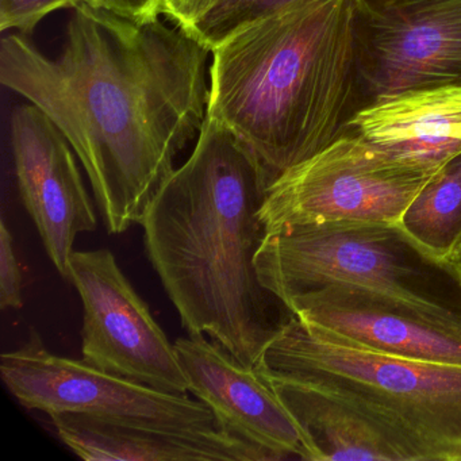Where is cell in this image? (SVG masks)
<instances>
[{
  "label": "cell",
  "mask_w": 461,
  "mask_h": 461,
  "mask_svg": "<svg viewBox=\"0 0 461 461\" xmlns=\"http://www.w3.org/2000/svg\"><path fill=\"white\" fill-rule=\"evenodd\" d=\"M212 50L175 23L74 9L55 58L0 42V83L44 113L87 172L107 231L141 225L207 117Z\"/></svg>",
  "instance_id": "cell-1"
},
{
  "label": "cell",
  "mask_w": 461,
  "mask_h": 461,
  "mask_svg": "<svg viewBox=\"0 0 461 461\" xmlns=\"http://www.w3.org/2000/svg\"><path fill=\"white\" fill-rule=\"evenodd\" d=\"M269 185L255 152L206 117L141 222L148 258L188 334H207L247 368L295 317L256 268Z\"/></svg>",
  "instance_id": "cell-2"
},
{
  "label": "cell",
  "mask_w": 461,
  "mask_h": 461,
  "mask_svg": "<svg viewBox=\"0 0 461 461\" xmlns=\"http://www.w3.org/2000/svg\"><path fill=\"white\" fill-rule=\"evenodd\" d=\"M358 110L357 0H304L212 50L207 117L272 183L348 133Z\"/></svg>",
  "instance_id": "cell-3"
},
{
  "label": "cell",
  "mask_w": 461,
  "mask_h": 461,
  "mask_svg": "<svg viewBox=\"0 0 461 461\" xmlns=\"http://www.w3.org/2000/svg\"><path fill=\"white\" fill-rule=\"evenodd\" d=\"M256 369L349 402L425 461H461V366L368 349L295 315Z\"/></svg>",
  "instance_id": "cell-4"
},
{
  "label": "cell",
  "mask_w": 461,
  "mask_h": 461,
  "mask_svg": "<svg viewBox=\"0 0 461 461\" xmlns=\"http://www.w3.org/2000/svg\"><path fill=\"white\" fill-rule=\"evenodd\" d=\"M256 268L285 303L326 285H352L461 329V267L420 247L399 223L285 226L267 234Z\"/></svg>",
  "instance_id": "cell-5"
},
{
  "label": "cell",
  "mask_w": 461,
  "mask_h": 461,
  "mask_svg": "<svg viewBox=\"0 0 461 461\" xmlns=\"http://www.w3.org/2000/svg\"><path fill=\"white\" fill-rule=\"evenodd\" d=\"M444 166L393 155L348 131L269 185L261 220L268 233L339 221L399 223Z\"/></svg>",
  "instance_id": "cell-6"
},
{
  "label": "cell",
  "mask_w": 461,
  "mask_h": 461,
  "mask_svg": "<svg viewBox=\"0 0 461 461\" xmlns=\"http://www.w3.org/2000/svg\"><path fill=\"white\" fill-rule=\"evenodd\" d=\"M0 375L21 404L48 415L80 412L102 420L169 431L221 428L199 399L164 393L133 380L53 355L32 329L28 341L0 357Z\"/></svg>",
  "instance_id": "cell-7"
},
{
  "label": "cell",
  "mask_w": 461,
  "mask_h": 461,
  "mask_svg": "<svg viewBox=\"0 0 461 461\" xmlns=\"http://www.w3.org/2000/svg\"><path fill=\"white\" fill-rule=\"evenodd\" d=\"M439 86H461V0H357L358 110Z\"/></svg>",
  "instance_id": "cell-8"
},
{
  "label": "cell",
  "mask_w": 461,
  "mask_h": 461,
  "mask_svg": "<svg viewBox=\"0 0 461 461\" xmlns=\"http://www.w3.org/2000/svg\"><path fill=\"white\" fill-rule=\"evenodd\" d=\"M69 268V282L83 303V360L155 390L187 395L175 342L156 322L112 250H74Z\"/></svg>",
  "instance_id": "cell-9"
},
{
  "label": "cell",
  "mask_w": 461,
  "mask_h": 461,
  "mask_svg": "<svg viewBox=\"0 0 461 461\" xmlns=\"http://www.w3.org/2000/svg\"><path fill=\"white\" fill-rule=\"evenodd\" d=\"M10 144L23 206L53 266L69 282L75 240L98 226L79 158L52 121L31 104L13 110Z\"/></svg>",
  "instance_id": "cell-10"
},
{
  "label": "cell",
  "mask_w": 461,
  "mask_h": 461,
  "mask_svg": "<svg viewBox=\"0 0 461 461\" xmlns=\"http://www.w3.org/2000/svg\"><path fill=\"white\" fill-rule=\"evenodd\" d=\"M188 391L217 417L221 428L282 460H309L303 438L268 380L247 368L204 334L175 342Z\"/></svg>",
  "instance_id": "cell-11"
},
{
  "label": "cell",
  "mask_w": 461,
  "mask_h": 461,
  "mask_svg": "<svg viewBox=\"0 0 461 461\" xmlns=\"http://www.w3.org/2000/svg\"><path fill=\"white\" fill-rule=\"evenodd\" d=\"M287 304L299 320L360 347L412 360L461 366V329L387 296L330 285L296 296Z\"/></svg>",
  "instance_id": "cell-12"
},
{
  "label": "cell",
  "mask_w": 461,
  "mask_h": 461,
  "mask_svg": "<svg viewBox=\"0 0 461 461\" xmlns=\"http://www.w3.org/2000/svg\"><path fill=\"white\" fill-rule=\"evenodd\" d=\"M61 441L87 461H280L223 429L169 431L80 412L50 415Z\"/></svg>",
  "instance_id": "cell-13"
},
{
  "label": "cell",
  "mask_w": 461,
  "mask_h": 461,
  "mask_svg": "<svg viewBox=\"0 0 461 461\" xmlns=\"http://www.w3.org/2000/svg\"><path fill=\"white\" fill-rule=\"evenodd\" d=\"M263 376L298 426L309 461H425L411 442L349 402L309 385Z\"/></svg>",
  "instance_id": "cell-14"
},
{
  "label": "cell",
  "mask_w": 461,
  "mask_h": 461,
  "mask_svg": "<svg viewBox=\"0 0 461 461\" xmlns=\"http://www.w3.org/2000/svg\"><path fill=\"white\" fill-rule=\"evenodd\" d=\"M348 129L393 155L444 166L461 155V86L406 91L369 104Z\"/></svg>",
  "instance_id": "cell-15"
},
{
  "label": "cell",
  "mask_w": 461,
  "mask_h": 461,
  "mask_svg": "<svg viewBox=\"0 0 461 461\" xmlns=\"http://www.w3.org/2000/svg\"><path fill=\"white\" fill-rule=\"evenodd\" d=\"M399 225L434 256L453 258L461 244V155L420 190Z\"/></svg>",
  "instance_id": "cell-16"
},
{
  "label": "cell",
  "mask_w": 461,
  "mask_h": 461,
  "mask_svg": "<svg viewBox=\"0 0 461 461\" xmlns=\"http://www.w3.org/2000/svg\"><path fill=\"white\" fill-rule=\"evenodd\" d=\"M304 0H166L169 23L212 50L237 32Z\"/></svg>",
  "instance_id": "cell-17"
},
{
  "label": "cell",
  "mask_w": 461,
  "mask_h": 461,
  "mask_svg": "<svg viewBox=\"0 0 461 461\" xmlns=\"http://www.w3.org/2000/svg\"><path fill=\"white\" fill-rule=\"evenodd\" d=\"M86 4L94 6V0H0V32L28 36L52 13Z\"/></svg>",
  "instance_id": "cell-18"
},
{
  "label": "cell",
  "mask_w": 461,
  "mask_h": 461,
  "mask_svg": "<svg viewBox=\"0 0 461 461\" xmlns=\"http://www.w3.org/2000/svg\"><path fill=\"white\" fill-rule=\"evenodd\" d=\"M23 274L6 222H0V309H23Z\"/></svg>",
  "instance_id": "cell-19"
},
{
  "label": "cell",
  "mask_w": 461,
  "mask_h": 461,
  "mask_svg": "<svg viewBox=\"0 0 461 461\" xmlns=\"http://www.w3.org/2000/svg\"><path fill=\"white\" fill-rule=\"evenodd\" d=\"M94 6L133 20L161 17L166 0H94Z\"/></svg>",
  "instance_id": "cell-20"
},
{
  "label": "cell",
  "mask_w": 461,
  "mask_h": 461,
  "mask_svg": "<svg viewBox=\"0 0 461 461\" xmlns=\"http://www.w3.org/2000/svg\"><path fill=\"white\" fill-rule=\"evenodd\" d=\"M453 260L461 267V244L458 245L457 250H456L455 256H453Z\"/></svg>",
  "instance_id": "cell-21"
}]
</instances>
